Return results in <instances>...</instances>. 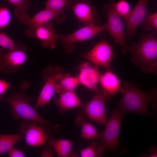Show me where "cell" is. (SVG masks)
<instances>
[{
	"label": "cell",
	"instance_id": "cell-11",
	"mask_svg": "<svg viewBox=\"0 0 157 157\" xmlns=\"http://www.w3.org/2000/svg\"><path fill=\"white\" fill-rule=\"evenodd\" d=\"M26 52L22 50H14L6 53L3 48H0V71L7 74L16 72L26 61Z\"/></svg>",
	"mask_w": 157,
	"mask_h": 157
},
{
	"label": "cell",
	"instance_id": "cell-17",
	"mask_svg": "<svg viewBox=\"0 0 157 157\" xmlns=\"http://www.w3.org/2000/svg\"><path fill=\"white\" fill-rule=\"evenodd\" d=\"M52 19L58 24H61L66 20L53 11L45 8L27 21L25 25L28 26V28L25 31V35Z\"/></svg>",
	"mask_w": 157,
	"mask_h": 157
},
{
	"label": "cell",
	"instance_id": "cell-2",
	"mask_svg": "<svg viewBox=\"0 0 157 157\" xmlns=\"http://www.w3.org/2000/svg\"><path fill=\"white\" fill-rule=\"evenodd\" d=\"M154 32L144 34L138 43L127 46V51L135 64L144 73L156 74L157 70V39Z\"/></svg>",
	"mask_w": 157,
	"mask_h": 157
},
{
	"label": "cell",
	"instance_id": "cell-10",
	"mask_svg": "<svg viewBox=\"0 0 157 157\" xmlns=\"http://www.w3.org/2000/svg\"><path fill=\"white\" fill-rule=\"evenodd\" d=\"M80 56L94 65L111 70L112 61L115 55L111 45L107 40L102 39L90 50Z\"/></svg>",
	"mask_w": 157,
	"mask_h": 157
},
{
	"label": "cell",
	"instance_id": "cell-21",
	"mask_svg": "<svg viewBox=\"0 0 157 157\" xmlns=\"http://www.w3.org/2000/svg\"><path fill=\"white\" fill-rule=\"evenodd\" d=\"M80 0H47L45 2V8L67 19L65 11L69 7L72 6Z\"/></svg>",
	"mask_w": 157,
	"mask_h": 157
},
{
	"label": "cell",
	"instance_id": "cell-1",
	"mask_svg": "<svg viewBox=\"0 0 157 157\" xmlns=\"http://www.w3.org/2000/svg\"><path fill=\"white\" fill-rule=\"evenodd\" d=\"M30 83L28 81H22L20 84L18 91L11 94L4 100L11 106V114L15 119H23L35 122L40 125L51 127L56 131L59 132L61 127L58 124H54L43 118L30 104L31 98L28 97L25 90L28 88Z\"/></svg>",
	"mask_w": 157,
	"mask_h": 157
},
{
	"label": "cell",
	"instance_id": "cell-24",
	"mask_svg": "<svg viewBox=\"0 0 157 157\" xmlns=\"http://www.w3.org/2000/svg\"><path fill=\"white\" fill-rule=\"evenodd\" d=\"M22 134H0V156L8 151L19 141L22 139Z\"/></svg>",
	"mask_w": 157,
	"mask_h": 157
},
{
	"label": "cell",
	"instance_id": "cell-12",
	"mask_svg": "<svg viewBox=\"0 0 157 157\" xmlns=\"http://www.w3.org/2000/svg\"><path fill=\"white\" fill-rule=\"evenodd\" d=\"M149 0H139L131 10L128 18L124 21L126 29L125 38L130 39L141 26L147 15V6Z\"/></svg>",
	"mask_w": 157,
	"mask_h": 157
},
{
	"label": "cell",
	"instance_id": "cell-29",
	"mask_svg": "<svg viewBox=\"0 0 157 157\" xmlns=\"http://www.w3.org/2000/svg\"><path fill=\"white\" fill-rule=\"evenodd\" d=\"M11 20V15L9 10L6 7H0V30L6 27Z\"/></svg>",
	"mask_w": 157,
	"mask_h": 157
},
{
	"label": "cell",
	"instance_id": "cell-33",
	"mask_svg": "<svg viewBox=\"0 0 157 157\" xmlns=\"http://www.w3.org/2000/svg\"><path fill=\"white\" fill-rule=\"evenodd\" d=\"M41 156L42 157H51L53 156L52 151L50 149H45L41 153Z\"/></svg>",
	"mask_w": 157,
	"mask_h": 157
},
{
	"label": "cell",
	"instance_id": "cell-31",
	"mask_svg": "<svg viewBox=\"0 0 157 157\" xmlns=\"http://www.w3.org/2000/svg\"><path fill=\"white\" fill-rule=\"evenodd\" d=\"M8 153L10 157H25V155L22 151L13 147L11 149Z\"/></svg>",
	"mask_w": 157,
	"mask_h": 157
},
{
	"label": "cell",
	"instance_id": "cell-5",
	"mask_svg": "<svg viewBox=\"0 0 157 157\" xmlns=\"http://www.w3.org/2000/svg\"><path fill=\"white\" fill-rule=\"evenodd\" d=\"M65 74L64 69L58 65H49L43 70L42 76L44 85L35 105V108L44 107L53 98L56 85Z\"/></svg>",
	"mask_w": 157,
	"mask_h": 157
},
{
	"label": "cell",
	"instance_id": "cell-34",
	"mask_svg": "<svg viewBox=\"0 0 157 157\" xmlns=\"http://www.w3.org/2000/svg\"><path fill=\"white\" fill-rule=\"evenodd\" d=\"M81 1L85 2H89L90 1L88 0H80Z\"/></svg>",
	"mask_w": 157,
	"mask_h": 157
},
{
	"label": "cell",
	"instance_id": "cell-19",
	"mask_svg": "<svg viewBox=\"0 0 157 157\" xmlns=\"http://www.w3.org/2000/svg\"><path fill=\"white\" fill-rule=\"evenodd\" d=\"M75 123L76 126L81 127L80 138L93 141L99 137L100 133L92 124L86 120L83 113H79Z\"/></svg>",
	"mask_w": 157,
	"mask_h": 157
},
{
	"label": "cell",
	"instance_id": "cell-28",
	"mask_svg": "<svg viewBox=\"0 0 157 157\" xmlns=\"http://www.w3.org/2000/svg\"><path fill=\"white\" fill-rule=\"evenodd\" d=\"M141 26H142L144 28L147 30L154 29L157 31V12L149 14L147 13L145 18Z\"/></svg>",
	"mask_w": 157,
	"mask_h": 157
},
{
	"label": "cell",
	"instance_id": "cell-6",
	"mask_svg": "<svg viewBox=\"0 0 157 157\" xmlns=\"http://www.w3.org/2000/svg\"><path fill=\"white\" fill-rule=\"evenodd\" d=\"M108 4L103 6L104 13L107 17L105 24L106 30L109 33L116 43L120 45L123 53L127 52V47L125 42L124 23L121 17L115 10L112 5V0H108Z\"/></svg>",
	"mask_w": 157,
	"mask_h": 157
},
{
	"label": "cell",
	"instance_id": "cell-13",
	"mask_svg": "<svg viewBox=\"0 0 157 157\" xmlns=\"http://www.w3.org/2000/svg\"><path fill=\"white\" fill-rule=\"evenodd\" d=\"M53 22H49L37 27L25 35L29 37L40 40L43 47L53 49L56 47L59 36L53 29Z\"/></svg>",
	"mask_w": 157,
	"mask_h": 157
},
{
	"label": "cell",
	"instance_id": "cell-18",
	"mask_svg": "<svg viewBox=\"0 0 157 157\" xmlns=\"http://www.w3.org/2000/svg\"><path fill=\"white\" fill-rule=\"evenodd\" d=\"M59 94V98H53V100L61 113L77 107H82L85 104L81 102L74 91H64Z\"/></svg>",
	"mask_w": 157,
	"mask_h": 157
},
{
	"label": "cell",
	"instance_id": "cell-26",
	"mask_svg": "<svg viewBox=\"0 0 157 157\" xmlns=\"http://www.w3.org/2000/svg\"><path fill=\"white\" fill-rule=\"evenodd\" d=\"M104 150L99 143H97L94 140L91 141L89 146L80 151V155L81 157H100Z\"/></svg>",
	"mask_w": 157,
	"mask_h": 157
},
{
	"label": "cell",
	"instance_id": "cell-25",
	"mask_svg": "<svg viewBox=\"0 0 157 157\" xmlns=\"http://www.w3.org/2000/svg\"><path fill=\"white\" fill-rule=\"evenodd\" d=\"M0 46L9 51L21 50L26 52L28 50L24 44L21 42H15L2 31L0 32Z\"/></svg>",
	"mask_w": 157,
	"mask_h": 157
},
{
	"label": "cell",
	"instance_id": "cell-27",
	"mask_svg": "<svg viewBox=\"0 0 157 157\" xmlns=\"http://www.w3.org/2000/svg\"><path fill=\"white\" fill-rule=\"evenodd\" d=\"M112 3L116 12L124 21L126 20L129 17L132 10L129 3L126 0H120L116 2L112 0Z\"/></svg>",
	"mask_w": 157,
	"mask_h": 157
},
{
	"label": "cell",
	"instance_id": "cell-16",
	"mask_svg": "<svg viewBox=\"0 0 157 157\" xmlns=\"http://www.w3.org/2000/svg\"><path fill=\"white\" fill-rule=\"evenodd\" d=\"M99 83L106 99L118 93L121 92V81L110 70H107L104 73L101 74Z\"/></svg>",
	"mask_w": 157,
	"mask_h": 157
},
{
	"label": "cell",
	"instance_id": "cell-4",
	"mask_svg": "<svg viewBox=\"0 0 157 157\" xmlns=\"http://www.w3.org/2000/svg\"><path fill=\"white\" fill-rule=\"evenodd\" d=\"M124 114L118 107L111 112L110 116L105 125L104 130L100 133L97 139L104 149L113 151L118 149L120 131Z\"/></svg>",
	"mask_w": 157,
	"mask_h": 157
},
{
	"label": "cell",
	"instance_id": "cell-7",
	"mask_svg": "<svg viewBox=\"0 0 157 157\" xmlns=\"http://www.w3.org/2000/svg\"><path fill=\"white\" fill-rule=\"evenodd\" d=\"M106 30L105 24L99 25L92 23L68 35H59V40L65 53L69 54L73 51L74 44L91 39L101 31Z\"/></svg>",
	"mask_w": 157,
	"mask_h": 157
},
{
	"label": "cell",
	"instance_id": "cell-30",
	"mask_svg": "<svg viewBox=\"0 0 157 157\" xmlns=\"http://www.w3.org/2000/svg\"><path fill=\"white\" fill-rule=\"evenodd\" d=\"M11 86L10 83L4 79H0V100L2 99L8 89Z\"/></svg>",
	"mask_w": 157,
	"mask_h": 157
},
{
	"label": "cell",
	"instance_id": "cell-23",
	"mask_svg": "<svg viewBox=\"0 0 157 157\" xmlns=\"http://www.w3.org/2000/svg\"><path fill=\"white\" fill-rule=\"evenodd\" d=\"M79 84L77 76H72L69 73L65 74L58 81L56 92L59 94L64 91H74Z\"/></svg>",
	"mask_w": 157,
	"mask_h": 157
},
{
	"label": "cell",
	"instance_id": "cell-22",
	"mask_svg": "<svg viewBox=\"0 0 157 157\" xmlns=\"http://www.w3.org/2000/svg\"><path fill=\"white\" fill-rule=\"evenodd\" d=\"M8 0L15 7L14 13L19 22L25 25L26 22L30 18L27 14V11L31 5V0Z\"/></svg>",
	"mask_w": 157,
	"mask_h": 157
},
{
	"label": "cell",
	"instance_id": "cell-15",
	"mask_svg": "<svg viewBox=\"0 0 157 157\" xmlns=\"http://www.w3.org/2000/svg\"><path fill=\"white\" fill-rule=\"evenodd\" d=\"M78 69L79 73L77 76L80 84L89 90L95 91L99 85L101 74L98 66L85 62L79 66Z\"/></svg>",
	"mask_w": 157,
	"mask_h": 157
},
{
	"label": "cell",
	"instance_id": "cell-20",
	"mask_svg": "<svg viewBox=\"0 0 157 157\" xmlns=\"http://www.w3.org/2000/svg\"><path fill=\"white\" fill-rule=\"evenodd\" d=\"M48 142L58 157L78 156L76 153L72 151L73 144L69 140L51 138L49 139Z\"/></svg>",
	"mask_w": 157,
	"mask_h": 157
},
{
	"label": "cell",
	"instance_id": "cell-9",
	"mask_svg": "<svg viewBox=\"0 0 157 157\" xmlns=\"http://www.w3.org/2000/svg\"><path fill=\"white\" fill-rule=\"evenodd\" d=\"M94 96L83 106V113L89 118L99 125H105L107 121L104 92L99 84Z\"/></svg>",
	"mask_w": 157,
	"mask_h": 157
},
{
	"label": "cell",
	"instance_id": "cell-3",
	"mask_svg": "<svg viewBox=\"0 0 157 157\" xmlns=\"http://www.w3.org/2000/svg\"><path fill=\"white\" fill-rule=\"evenodd\" d=\"M121 82L122 96L118 107L125 114L136 113L145 116L150 115L148 105L156 98V92H147L130 82L122 80Z\"/></svg>",
	"mask_w": 157,
	"mask_h": 157
},
{
	"label": "cell",
	"instance_id": "cell-14",
	"mask_svg": "<svg viewBox=\"0 0 157 157\" xmlns=\"http://www.w3.org/2000/svg\"><path fill=\"white\" fill-rule=\"evenodd\" d=\"M73 13L78 21L85 26L92 23L101 25L100 17L97 10L91 2H85L81 1L72 6Z\"/></svg>",
	"mask_w": 157,
	"mask_h": 157
},
{
	"label": "cell",
	"instance_id": "cell-32",
	"mask_svg": "<svg viewBox=\"0 0 157 157\" xmlns=\"http://www.w3.org/2000/svg\"><path fill=\"white\" fill-rule=\"evenodd\" d=\"M142 156L154 157H157V148L156 147H151L149 149V153L142 155Z\"/></svg>",
	"mask_w": 157,
	"mask_h": 157
},
{
	"label": "cell",
	"instance_id": "cell-8",
	"mask_svg": "<svg viewBox=\"0 0 157 157\" xmlns=\"http://www.w3.org/2000/svg\"><path fill=\"white\" fill-rule=\"evenodd\" d=\"M38 124L35 122L25 119L21 124L20 131L29 146L33 147L42 146L50 137L51 130L49 127Z\"/></svg>",
	"mask_w": 157,
	"mask_h": 157
}]
</instances>
